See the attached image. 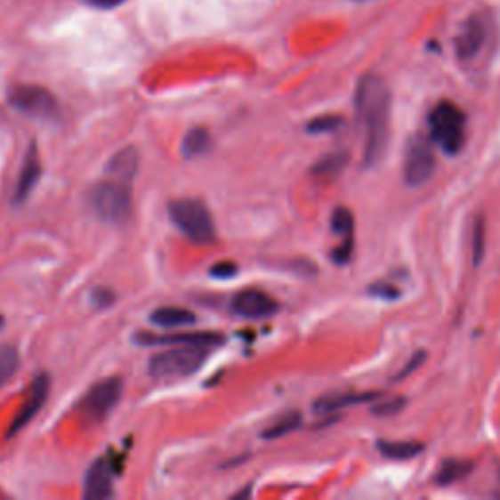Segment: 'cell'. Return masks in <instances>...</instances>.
<instances>
[{
	"label": "cell",
	"mask_w": 500,
	"mask_h": 500,
	"mask_svg": "<svg viewBox=\"0 0 500 500\" xmlns=\"http://www.w3.org/2000/svg\"><path fill=\"white\" fill-rule=\"evenodd\" d=\"M356 119L364 132V166L379 165L389 141L391 93L379 75L367 73L358 81L354 94Z\"/></svg>",
	"instance_id": "cell-1"
},
{
	"label": "cell",
	"mask_w": 500,
	"mask_h": 500,
	"mask_svg": "<svg viewBox=\"0 0 500 500\" xmlns=\"http://www.w3.org/2000/svg\"><path fill=\"white\" fill-rule=\"evenodd\" d=\"M430 137L446 155L456 157L462 151L467 137V117L464 109L454 102L442 100L428 116Z\"/></svg>",
	"instance_id": "cell-2"
},
{
	"label": "cell",
	"mask_w": 500,
	"mask_h": 500,
	"mask_svg": "<svg viewBox=\"0 0 500 500\" xmlns=\"http://www.w3.org/2000/svg\"><path fill=\"white\" fill-rule=\"evenodd\" d=\"M170 222L196 245H212L215 241V222L204 202L194 198L174 199L168 206Z\"/></svg>",
	"instance_id": "cell-3"
},
{
	"label": "cell",
	"mask_w": 500,
	"mask_h": 500,
	"mask_svg": "<svg viewBox=\"0 0 500 500\" xmlns=\"http://www.w3.org/2000/svg\"><path fill=\"white\" fill-rule=\"evenodd\" d=\"M88 206L100 222L119 225L132 217L133 199L127 184L112 178L93 186L88 194Z\"/></svg>",
	"instance_id": "cell-4"
},
{
	"label": "cell",
	"mask_w": 500,
	"mask_h": 500,
	"mask_svg": "<svg viewBox=\"0 0 500 500\" xmlns=\"http://www.w3.org/2000/svg\"><path fill=\"white\" fill-rule=\"evenodd\" d=\"M209 356L207 346H178L151 358L147 372L155 379L186 377L198 372Z\"/></svg>",
	"instance_id": "cell-5"
},
{
	"label": "cell",
	"mask_w": 500,
	"mask_h": 500,
	"mask_svg": "<svg viewBox=\"0 0 500 500\" xmlns=\"http://www.w3.org/2000/svg\"><path fill=\"white\" fill-rule=\"evenodd\" d=\"M8 104L16 112L37 119H55L59 116L57 98L47 88L37 85H18L10 88Z\"/></svg>",
	"instance_id": "cell-6"
},
{
	"label": "cell",
	"mask_w": 500,
	"mask_h": 500,
	"mask_svg": "<svg viewBox=\"0 0 500 500\" xmlns=\"http://www.w3.org/2000/svg\"><path fill=\"white\" fill-rule=\"evenodd\" d=\"M436 157L432 145L426 137L415 135L405 149V163H403V178L411 188L424 186L430 178L434 176Z\"/></svg>",
	"instance_id": "cell-7"
},
{
	"label": "cell",
	"mask_w": 500,
	"mask_h": 500,
	"mask_svg": "<svg viewBox=\"0 0 500 500\" xmlns=\"http://www.w3.org/2000/svg\"><path fill=\"white\" fill-rule=\"evenodd\" d=\"M491 18L487 14H473L469 16L464 26L459 28V32L456 36V55L459 61L469 63L473 61L479 53L483 52V47L487 45L488 37H491Z\"/></svg>",
	"instance_id": "cell-8"
},
{
	"label": "cell",
	"mask_w": 500,
	"mask_h": 500,
	"mask_svg": "<svg viewBox=\"0 0 500 500\" xmlns=\"http://www.w3.org/2000/svg\"><path fill=\"white\" fill-rule=\"evenodd\" d=\"M122 393H124L122 377L114 375L102 379V382H98L96 385L88 389V393L81 403L83 413L94 420L104 418L106 415L112 413V408L119 403Z\"/></svg>",
	"instance_id": "cell-9"
},
{
	"label": "cell",
	"mask_w": 500,
	"mask_h": 500,
	"mask_svg": "<svg viewBox=\"0 0 500 500\" xmlns=\"http://www.w3.org/2000/svg\"><path fill=\"white\" fill-rule=\"evenodd\" d=\"M231 309L235 315L245 319H266L276 315L279 305L272 295H268L262 289L250 287L243 289V292H238L233 297Z\"/></svg>",
	"instance_id": "cell-10"
},
{
	"label": "cell",
	"mask_w": 500,
	"mask_h": 500,
	"mask_svg": "<svg viewBox=\"0 0 500 500\" xmlns=\"http://www.w3.org/2000/svg\"><path fill=\"white\" fill-rule=\"evenodd\" d=\"M49 387H52V379H49V375L45 372L37 374L34 377L32 385H29V393H28L26 403L22 405V408H20V413L16 415L14 423L10 424V428H8V436H14L18 430H22L24 426H28L29 420H32L39 411H42V407L47 401Z\"/></svg>",
	"instance_id": "cell-11"
},
{
	"label": "cell",
	"mask_w": 500,
	"mask_h": 500,
	"mask_svg": "<svg viewBox=\"0 0 500 500\" xmlns=\"http://www.w3.org/2000/svg\"><path fill=\"white\" fill-rule=\"evenodd\" d=\"M117 473V464L112 457H100L88 467L85 479V496L88 500H102L112 496V479Z\"/></svg>",
	"instance_id": "cell-12"
},
{
	"label": "cell",
	"mask_w": 500,
	"mask_h": 500,
	"mask_svg": "<svg viewBox=\"0 0 500 500\" xmlns=\"http://www.w3.org/2000/svg\"><path fill=\"white\" fill-rule=\"evenodd\" d=\"M223 335L217 333H184V335H163L157 336L151 333H137L135 343L141 346H158V344H176V346H222Z\"/></svg>",
	"instance_id": "cell-13"
},
{
	"label": "cell",
	"mask_w": 500,
	"mask_h": 500,
	"mask_svg": "<svg viewBox=\"0 0 500 500\" xmlns=\"http://www.w3.org/2000/svg\"><path fill=\"white\" fill-rule=\"evenodd\" d=\"M39 176H42V161H39V153L36 143H29L26 157H24V166L20 173L16 192H14V204H24L34 192Z\"/></svg>",
	"instance_id": "cell-14"
},
{
	"label": "cell",
	"mask_w": 500,
	"mask_h": 500,
	"mask_svg": "<svg viewBox=\"0 0 500 500\" xmlns=\"http://www.w3.org/2000/svg\"><path fill=\"white\" fill-rule=\"evenodd\" d=\"M137 170H139V151L135 147H125L122 151H117L106 166V173L124 184L132 182V180L137 176Z\"/></svg>",
	"instance_id": "cell-15"
},
{
	"label": "cell",
	"mask_w": 500,
	"mask_h": 500,
	"mask_svg": "<svg viewBox=\"0 0 500 500\" xmlns=\"http://www.w3.org/2000/svg\"><path fill=\"white\" fill-rule=\"evenodd\" d=\"M379 393L375 391H367V393H331V395H325L319 399L315 403V413L319 415H328V413H335L338 408H344V407H354L359 403H369L377 399Z\"/></svg>",
	"instance_id": "cell-16"
},
{
	"label": "cell",
	"mask_w": 500,
	"mask_h": 500,
	"mask_svg": "<svg viewBox=\"0 0 500 500\" xmlns=\"http://www.w3.org/2000/svg\"><path fill=\"white\" fill-rule=\"evenodd\" d=\"M196 321H198V317L184 307H158L151 313V323L158 328L190 327Z\"/></svg>",
	"instance_id": "cell-17"
},
{
	"label": "cell",
	"mask_w": 500,
	"mask_h": 500,
	"mask_svg": "<svg viewBox=\"0 0 500 500\" xmlns=\"http://www.w3.org/2000/svg\"><path fill=\"white\" fill-rule=\"evenodd\" d=\"M472 472L473 464L467 462V459H446V462L440 465L434 481L440 487H448L462 481L467 475H472Z\"/></svg>",
	"instance_id": "cell-18"
},
{
	"label": "cell",
	"mask_w": 500,
	"mask_h": 500,
	"mask_svg": "<svg viewBox=\"0 0 500 500\" xmlns=\"http://www.w3.org/2000/svg\"><path fill=\"white\" fill-rule=\"evenodd\" d=\"M209 149H212V135H209V132L204 127H194L184 135L180 151H182V157L190 161V158L204 157Z\"/></svg>",
	"instance_id": "cell-19"
},
{
	"label": "cell",
	"mask_w": 500,
	"mask_h": 500,
	"mask_svg": "<svg viewBox=\"0 0 500 500\" xmlns=\"http://www.w3.org/2000/svg\"><path fill=\"white\" fill-rule=\"evenodd\" d=\"M379 454L389 459H395V462H405V459H413L416 456L423 454L424 444L420 442H391V440H379L377 442Z\"/></svg>",
	"instance_id": "cell-20"
},
{
	"label": "cell",
	"mask_w": 500,
	"mask_h": 500,
	"mask_svg": "<svg viewBox=\"0 0 500 500\" xmlns=\"http://www.w3.org/2000/svg\"><path fill=\"white\" fill-rule=\"evenodd\" d=\"M350 161V157L346 151H336V153H331V155H327L323 157L321 161H319L313 168H311V173L313 176L317 178H323V180H333L336 178L343 170L346 168Z\"/></svg>",
	"instance_id": "cell-21"
},
{
	"label": "cell",
	"mask_w": 500,
	"mask_h": 500,
	"mask_svg": "<svg viewBox=\"0 0 500 500\" xmlns=\"http://www.w3.org/2000/svg\"><path fill=\"white\" fill-rule=\"evenodd\" d=\"M303 423V416L299 415V413H287L284 416H279L276 423L266 428L264 432H262V438L264 440H274V438H282V436H287L289 432H294V430H297L299 426H302Z\"/></svg>",
	"instance_id": "cell-22"
},
{
	"label": "cell",
	"mask_w": 500,
	"mask_h": 500,
	"mask_svg": "<svg viewBox=\"0 0 500 500\" xmlns=\"http://www.w3.org/2000/svg\"><path fill=\"white\" fill-rule=\"evenodd\" d=\"M20 366L18 350L10 344H0V385H4L8 379H12Z\"/></svg>",
	"instance_id": "cell-23"
},
{
	"label": "cell",
	"mask_w": 500,
	"mask_h": 500,
	"mask_svg": "<svg viewBox=\"0 0 500 500\" xmlns=\"http://www.w3.org/2000/svg\"><path fill=\"white\" fill-rule=\"evenodd\" d=\"M485 248H487V223L483 217H477L472 227V254L475 266L483 262Z\"/></svg>",
	"instance_id": "cell-24"
},
{
	"label": "cell",
	"mask_w": 500,
	"mask_h": 500,
	"mask_svg": "<svg viewBox=\"0 0 500 500\" xmlns=\"http://www.w3.org/2000/svg\"><path fill=\"white\" fill-rule=\"evenodd\" d=\"M331 229L333 233L340 235L343 238L354 237V215L348 207H336L331 217Z\"/></svg>",
	"instance_id": "cell-25"
},
{
	"label": "cell",
	"mask_w": 500,
	"mask_h": 500,
	"mask_svg": "<svg viewBox=\"0 0 500 500\" xmlns=\"http://www.w3.org/2000/svg\"><path fill=\"white\" fill-rule=\"evenodd\" d=\"M340 125H343V117L340 116H321V117L311 119V122L307 124V132L315 133V135L331 133V132H336Z\"/></svg>",
	"instance_id": "cell-26"
},
{
	"label": "cell",
	"mask_w": 500,
	"mask_h": 500,
	"mask_svg": "<svg viewBox=\"0 0 500 500\" xmlns=\"http://www.w3.org/2000/svg\"><path fill=\"white\" fill-rule=\"evenodd\" d=\"M354 254V237H348L343 238V243H340L335 250H333V262L338 266H346L350 262V258Z\"/></svg>",
	"instance_id": "cell-27"
},
{
	"label": "cell",
	"mask_w": 500,
	"mask_h": 500,
	"mask_svg": "<svg viewBox=\"0 0 500 500\" xmlns=\"http://www.w3.org/2000/svg\"><path fill=\"white\" fill-rule=\"evenodd\" d=\"M405 407H407V399L405 397H395V399H391V401H385L382 405L374 407L372 413L377 415V416H389V415L401 413Z\"/></svg>",
	"instance_id": "cell-28"
},
{
	"label": "cell",
	"mask_w": 500,
	"mask_h": 500,
	"mask_svg": "<svg viewBox=\"0 0 500 500\" xmlns=\"http://www.w3.org/2000/svg\"><path fill=\"white\" fill-rule=\"evenodd\" d=\"M367 292L372 294V295H375V297H382V299H397L399 295H401V289H397L395 286L385 284V282L374 284L372 287L367 289Z\"/></svg>",
	"instance_id": "cell-29"
},
{
	"label": "cell",
	"mask_w": 500,
	"mask_h": 500,
	"mask_svg": "<svg viewBox=\"0 0 500 500\" xmlns=\"http://www.w3.org/2000/svg\"><path fill=\"white\" fill-rule=\"evenodd\" d=\"M93 302H94V305L98 309H106V307H109V305L116 302V295L109 292V289H106V287H98V289H94V292H93Z\"/></svg>",
	"instance_id": "cell-30"
},
{
	"label": "cell",
	"mask_w": 500,
	"mask_h": 500,
	"mask_svg": "<svg viewBox=\"0 0 500 500\" xmlns=\"http://www.w3.org/2000/svg\"><path fill=\"white\" fill-rule=\"evenodd\" d=\"M424 358H426V354L424 352H416L411 359H408V364L401 369V372L397 374V377L393 379V382H401V379H405L407 375H411L416 367H420V364L424 362Z\"/></svg>",
	"instance_id": "cell-31"
},
{
	"label": "cell",
	"mask_w": 500,
	"mask_h": 500,
	"mask_svg": "<svg viewBox=\"0 0 500 500\" xmlns=\"http://www.w3.org/2000/svg\"><path fill=\"white\" fill-rule=\"evenodd\" d=\"M212 276L217 279H227L237 276V266L233 262H219L212 268Z\"/></svg>",
	"instance_id": "cell-32"
},
{
	"label": "cell",
	"mask_w": 500,
	"mask_h": 500,
	"mask_svg": "<svg viewBox=\"0 0 500 500\" xmlns=\"http://www.w3.org/2000/svg\"><path fill=\"white\" fill-rule=\"evenodd\" d=\"M88 4H93V6H96V8H116V6H119V4H124L125 0H86Z\"/></svg>",
	"instance_id": "cell-33"
},
{
	"label": "cell",
	"mask_w": 500,
	"mask_h": 500,
	"mask_svg": "<svg viewBox=\"0 0 500 500\" xmlns=\"http://www.w3.org/2000/svg\"><path fill=\"white\" fill-rule=\"evenodd\" d=\"M3 325H4V319H3V315H0V328H3Z\"/></svg>",
	"instance_id": "cell-34"
}]
</instances>
